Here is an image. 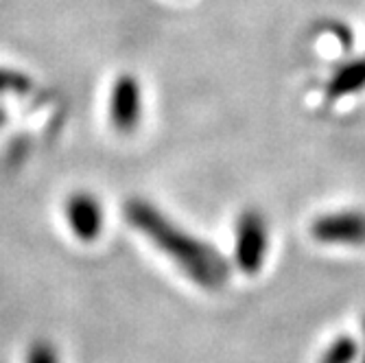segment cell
Masks as SVG:
<instances>
[{"instance_id": "cell-1", "label": "cell", "mask_w": 365, "mask_h": 363, "mask_svg": "<svg viewBox=\"0 0 365 363\" xmlns=\"http://www.w3.org/2000/svg\"><path fill=\"white\" fill-rule=\"evenodd\" d=\"M127 219L138 232L149 237V241L167 254L175 265L184 270V274L206 289L221 287L230 276V265L223 254L215 247L188 235L186 230L175 225L167 215L155 210L149 202L134 200L129 202Z\"/></svg>"}, {"instance_id": "cell-2", "label": "cell", "mask_w": 365, "mask_h": 363, "mask_svg": "<svg viewBox=\"0 0 365 363\" xmlns=\"http://www.w3.org/2000/svg\"><path fill=\"white\" fill-rule=\"evenodd\" d=\"M269 250V227L258 210L241 213L237 221V239H235V260L243 274L254 276L264 265Z\"/></svg>"}, {"instance_id": "cell-3", "label": "cell", "mask_w": 365, "mask_h": 363, "mask_svg": "<svg viewBox=\"0 0 365 363\" xmlns=\"http://www.w3.org/2000/svg\"><path fill=\"white\" fill-rule=\"evenodd\" d=\"M311 237L326 245H365V215L359 210L322 215L311 223Z\"/></svg>"}, {"instance_id": "cell-4", "label": "cell", "mask_w": 365, "mask_h": 363, "mask_svg": "<svg viewBox=\"0 0 365 363\" xmlns=\"http://www.w3.org/2000/svg\"><path fill=\"white\" fill-rule=\"evenodd\" d=\"M143 110V94L138 79L131 75H120L112 88V101H110V118L116 129L131 131L140 121Z\"/></svg>"}, {"instance_id": "cell-5", "label": "cell", "mask_w": 365, "mask_h": 363, "mask_svg": "<svg viewBox=\"0 0 365 363\" xmlns=\"http://www.w3.org/2000/svg\"><path fill=\"white\" fill-rule=\"evenodd\" d=\"M66 221L81 241H94L103 227V210L92 195H75L66 202Z\"/></svg>"}, {"instance_id": "cell-6", "label": "cell", "mask_w": 365, "mask_h": 363, "mask_svg": "<svg viewBox=\"0 0 365 363\" xmlns=\"http://www.w3.org/2000/svg\"><path fill=\"white\" fill-rule=\"evenodd\" d=\"M365 88V57H356L350 61H344L333 71V75L326 81V98L337 101L346 94L361 92Z\"/></svg>"}, {"instance_id": "cell-7", "label": "cell", "mask_w": 365, "mask_h": 363, "mask_svg": "<svg viewBox=\"0 0 365 363\" xmlns=\"http://www.w3.org/2000/svg\"><path fill=\"white\" fill-rule=\"evenodd\" d=\"M359 354H361L359 342L350 335H339L322 352L319 363H354L359 361Z\"/></svg>"}, {"instance_id": "cell-8", "label": "cell", "mask_w": 365, "mask_h": 363, "mask_svg": "<svg viewBox=\"0 0 365 363\" xmlns=\"http://www.w3.org/2000/svg\"><path fill=\"white\" fill-rule=\"evenodd\" d=\"M24 81L26 79H22L20 75H16V73H11V71H5V68H0V90H22L24 88Z\"/></svg>"}, {"instance_id": "cell-9", "label": "cell", "mask_w": 365, "mask_h": 363, "mask_svg": "<svg viewBox=\"0 0 365 363\" xmlns=\"http://www.w3.org/2000/svg\"><path fill=\"white\" fill-rule=\"evenodd\" d=\"M29 363H57V359H55L51 348L36 346V348H33V352L29 354Z\"/></svg>"}, {"instance_id": "cell-10", "label": "cell", "mask_w": 365, "mask_h": 363, "mask_svg": "<svg viewBox=\"0 0 365 363\" xmlns=\"http://www.w3.org/2000/svg\"><path fill=\"white\" fill-rule=\"evenodd\" d=\"M363 331H365V326H363ZM359 363H365V348H363V352L359 354Z\"/></svg>"}]
</instances>
